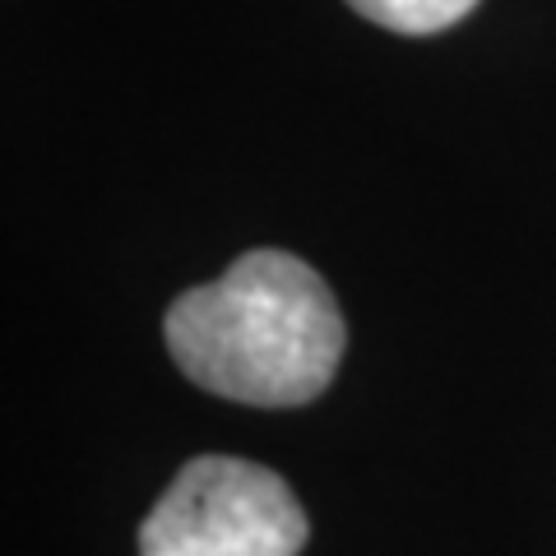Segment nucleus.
<instances>
[{"instance_id": "7ed1b4c3", "label": "nucleus", "mask_w": 556, "mask_h": 556, "mask_svg": "<svg viewBox=\"0 0 556 556\" xmlns=\"http://www.w3.org/2000/svg\"><path fill=\"white\" fill-rule=\"evenodd\" d=\"M348 5L380 28L417 38V33H441L450 24H459L478 0H348Z\"/></svg>"}, {"instance_id": "f257e3e1", "label": "nucleus", "mask_w": 556, "mask_h": 556, "mask_svg": "<svg viewBox=\"0 0 556 556\" xmlns=\"http://www.w3.org/2000/svg\"><path fill=\"white\" fill-rule=\"evenodd\" d=\"M163 334L195 386L255 408L311 404L343 357L334 292L288 251H251L218 283L181 292Z\"/></svg>"}, {"instance_id": "f03ea898", "label": "nucleus", "mask_w": 556, "mask_h": 556, "mask_svg": "<svg viewBox=\"0 0 556 556\" xmlns=\"http://www.w3.org/2000/svg\"><path fill=\"white\" fill-rule=\"evenodd\" d=\"M306 510L251 459H190L139 529V556H298Z\"/></svg>"}]
</instances>
